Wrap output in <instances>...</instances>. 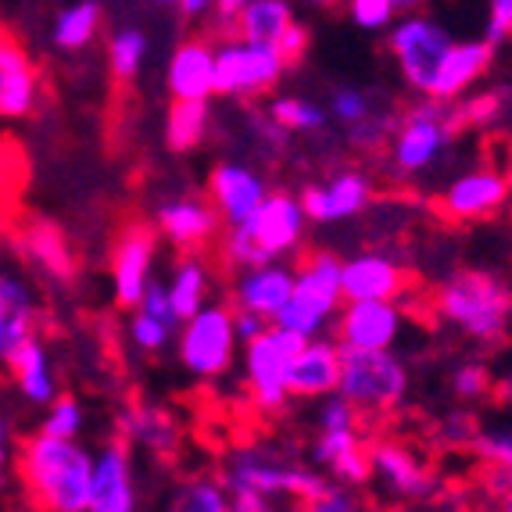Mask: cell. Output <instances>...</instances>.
I'll return each instance as SVG.
<instances>
[{
	"label": "cell",
	"mask_w": 512,
	"mask_h": 512,
	"mask_svg": "<svg viewBox=\"0 0 512 512\" xmlns=\"http://www.w3.org/2000/svg\"><path fill=\"white\" fill-rule=\"evenodd\" d=\"M222 484L230 491V509L269 512V509H312L326 498L333 480L323 473L276 459L265 448H237L226 455Z\"/></svg>",
	"instance_id": "1"
},
{
	"label": "cell",
	"mask_w": 512,
	"mask_h": 512,
	"mask_svg": "<svg viewBox=\"0 0 512 512\" xmlns=\"http://www.w3.org/2000/svg\"><path fill=\"white\" fill-rule=\"evenodd\" d=\"M90 477H94V452H86L76 437L36 430L18 448V480L36 509L90 512Z\"/></svg>",
	"instance_id": "2"
},
{
	"label": "cell",
	"mask_w": 512,
	"mask_h": 512,
	"mask_svg": "<svg viewBox=\"0 0 512 512\" xmlns=\"http://www.w3.org/2000/svg\"><path fill=\"white\" fill-rule=\"evenodd\" d=\"M444 323L477 344H498L512 326V283L491 269H455L434 294Z\"/></svg>",
	"instance_id": "3"
},
{
	"label": "cell",
	"mask_w": 512,
	"mask_h": 512,
	"mask_svg": "<svg viewBox=\"0 0 512 512\" xmlns=\"http://www.w3.org/2000/svg\"><path fill=\"white\" fill-rule=\"evenodd\" d=\"M308 215L301 197L269 190L265 201L248 215L244 222L230 226L222 240V258L233 269H248V265L265 262H287L305 240Z\"/></svg>",
	"instance_id": "4"
},
{
	"label": "cell",
	"mask_w": 512,
	"mask_h": 512,
	"mask_svg": "<svg viewBox=\"0 0 512 512\" xmlns=\"http://www.w3.org/2000/svg\"><path fill=\"white\" fill-rule=\"evenodd\" d=\"M344 305V262L333 251H312L294 265V291L273 319L298 337H323Z\"/></svg>",
	"instance_id": "5"
},
{
	"label": "cell",
	"mask_w": 512,
	"mask_h": 512,
	"mask_svg": "<svg viewBox=\"0 0 512 512\" xmlns=\"http://www.w3.org/2000/svg\"><path fill=\"white\" fill-rule=\"evenodd\" d=\"M455 137H459L455 101L423 97L398 115V126L391 133V144H387V162L398 176H419L441 162L444 151L455 144Z\"/></svg>",
	"instance_id": "6"
},
{
	"label": "cell",
	"mask_w": 512,
	"mask_h": 512,
	"mask_svg": "<svg viewBox=\"0 0 512 512\" xmlns=\"http://www.w3.org/2000/svg\"><path fill=\"white\" fill-rule=\"evenodd\" d=\"M337 394L348 398L359 416H387L409 394V366L391 348H344L341 344V384Z\"/></svg>",
	"instance_id": "7"
},
{
	"label": "cell",
	"mask_w": 512,
	"mask_h": 512,
	"mask_svg": "<svg viewBox=\"0 0 512 512\" xmlns=\"http://www.w3.org/2000/svg\"><path fill=\"white\" fill-rule=\"evenodd\" d=\"M180 362L194 380H219L230 373L237 351L244 348L237 337V323H233L230 305H212L197 308L194 316L180 323Z\"/></svg>",
	"instance_id": "8"
},
{
	"label": "cell",
	"mask_w": 512,
	"mask_h": 512,
	"mask_svg": "<svg viewBox=\"0 0 512 512\" xmlns=\"http://www.w3.org/2000/svg\"><path fill=\"white\" fill-rule=\"evenodd\" d=\"M308 337L269 323L255 341L244 344V380L255 398V409L283 412L291 402V362Z\"/></svg>",
	"instance_id": "9"
},
{
	"label": "cell",
	"mask_w": 512,
	"mask_h": 512,
	"mask_svg": "<svg viewBox=\"0 0 512 512\" xmlns=\"http://www.w3.org/2000/svg\"><path fill=\"white\" fill-rule=\"evenodd\" d=\"M387 40H391V54H394V61H398V72H402L405 86L416 90L419 97H427L444 54L452 51L455 36L448 33L437 18L419 15V11H405V15L394 18V26L387 29Z\"/></svg>",
	"instance_id": "10"
},
{
	"label": "cell",
	"mask_w": 512,
	"mask_h": 512,
	"mask_svg": "<svg viewBox=\"0 0 512 512\" xmlns=\"http://www.w3.org/2000/svg\"><path fill=\"white\" fill-rule=\"evenodd\" d=\"M291 69L273 43L226 40L215 47V90L222 97H262L273 94L283 72Z\"/></svg>",
	"instance_id": "11"
},
{
	"label": "cell",
	"mask_w": 512,
	"mask_h": 512,
	"mask_svg": "<svg viewBox=\"0 0 512 512\" xmlns=\"http://www.w3.org/2000/svg\"><path fill=\"white\" fill-rule=\"evenodd\" d=\"M158 240H162L158 226H147V222H129L115 237V244H111V294H115L119 308L133 312L140 305L147 283L154 280Z\"/></svg>",
	"instance_id": "12"
},
{
	"label": "cell",
	"mask_w": 512,
	"mask_h": 512,
	"mask_svg": "<svg viewBox=\"0 0 512 512\" xmlns=\"http://www.w3.org/2000/svg\"><path fill=\"white\" fill-rule=\"evenodd\" d=\"M512 201V176L495 165H477V169L459 172L437 197L444 219L452 222H484L495 219Z\"/></svg>",
	"instance_id": "13"
},
{
	"label": "cell",
	"mask_w": 512,
	"mask_h": 512,
	"mask_svg": "<svg viewBox=\"0 0 512 512\" xmlns=\"http://www.w3.org/2000/svg\"><path fill=\"white\" fill-rule=\"evenodd\" d=\"M40 65L15 29L0 22V119H29L40 104Z\"/></svg>",
	"instance_id": "14"
},
{
	"label": "cell",
	"mask_w": 512,
	"mask_h": 512,
	"mask_svg": "<svg viewBox=\"0 0 512 512\" xmlns=\"http://www.w3.org/2000/svg\"><path fill=\"white\" fill-rule=\"evenodd\" d=\"M337 341L344 348H394L405 330V312L398 301L366 298V301H344L337 319H333Z\"/></svg>",
	"instance_id": "15"
},
{
	"label": "cell",
	"mask_w": 512,
	"mask_h": 512,
	"mask_svg": "<svg viewBox=\"0 0 512 512\" xmlns=\"http://www.w3.org/2000/svg\"><path fill=\"white\" fill-rule=\"evenodd\" d=\"M369 466H373V480L394 502H430L437 495V480L427 470V462L398 441L369 444Z\"/></svg>",
	"instance_id": "16"
},
{
	"label": "cell",
	"mask_w": 512,
	"mask_h": 512,
	"mask_svg": "<svg viewBox=\"0 0 512 512\" xmlns=\"http://www.w3.org/2000/svg\"><path fill=\"white\" fill-rule=\"evenodd\" d=\"M154 226H158L162 240H169L176 251L190 255V251L208 248L219 237L222 215L215 212L208 197H169L154 212Z\"/></svg>",
	"instance_id": "17"
},
{
	"label": "cell",
	"mask_w": 512,
	"mask_h": 512,
	"mask_svg": "<svg viewBox=\"0 0 512 512\" xmlns=\"http://www.w3.org/2000/svg\"><path fill=\"white\" fill-rule=\"evenodd\" d=\"M140 505L133 459L126 441L104 444L94 455V477H90V512H133Z\"/></svg>",
	"instance_id": "18"
},
{
	"label": "cell",
	"mask_w": 512,
	"mask_h": 512,
	"mask_svg": "<svg viewBox=\"0 0 512 512\" xmlns=\"http://www.w3.org/2000/svg\"><path fill=\"white\" fill-rule=\"evenodd\" d=\"M15 251L36 273L54 283H69L76 276V248H72L69 233L51 219H29L15 233Z\"/></svg>",
	"instance_id": "19"
},
{
	"label": "cell",
	"mask_w": 512,
	"mask_h": 512,
	"mask_svg": "<svg viewBox=\"0 0 512 512\" xmlns=\"http://www.w3.org/2000/svg\"><path fill=\"white\" fill-rule=\"evenodd\" d=\"M269 194V183L258 169L244 162H219L208 176V201L222 215L226 226L244 222Z\"/></svg>",
	"instance_id": "20"
},
{
	"label": "cell",
	"mask_w": 512,
	"mask_h": 512,
	"mask_svg": "<svg viewBox=\"0 0 512 512\" xmlns=\"http://www.w3.org/2000/svg\"><path fill=\"white\" fill-rule=\"evenodd\" d=\"M373 201V180L366 172H337L326 183L301 190L308 222H344L362 215Z\"/></svg>",
	"instance_id": "21"
},
{
	"label": "cell",
	"mask_w": 512,
	"mask_h": 512,
	"mask_svg": "<svg viewBox=\"0 0 512 512\" xmlns=\"http://www.w3.org/2000/svg\"><path fill=\"white\" fill-rule=\"evenodd\" d=\"M294 291V269L287 262H265L240 269L233 280V308H248L255 316L273 323L280 316V308L287 305Z\"/></svg>",
	"instance_id": "22"
},
{
	"label": "cell",
	"mask_w": 512,
	"mask_h": 512,
	"mask_svg": "<svg viewBox=\"0 0 512 512\" xmlns=\"http://www.w3.org/2000/svg\"><path fill=\"white\" fill-rule=\"evenodd\" d=\"M495 61V43L487 40H455L452 51L444 54L441 69H437V79L430 86L427 97H437V101H459L487 76Z\"/></svg>",
	"instance_id": "23"
},
{
	"label": "cell",
	"mask_w": 512,
	"mask_h": 512,
	"mask_svg": "<svg viewBox=\"0 0 512 512\" xmlns=\"http://www.w3.org/2000/svg\"><path fill=\"white\" fill-rule=\"evenodd\" d=\"M405 265L380 251H366L344 262V301H366V298H387L398 301L405 294Z\"/></svg>",
	"instance_id": "24"
},
{
	"label": "cell",
	"mask_w": 512,
	"mask_h": 512,
	"mask_svg": "<svg viewBox=\"0 0 512 512\" xmlns=\"http://www.w3.org/2000/svg\"><path fill=\"white\" fill-rule=\"evenodd\" d=\"M172 101H212L215 90V47L208 40H183L165 72Z\"/></svg>",
	"instance_id": "25"
},
{
	"label": "cell",
	"mask_w": 512,
	"mask_h": 512,
	"mask_svg": "<svg viewBox=\"0 0 512 512\" xmlns=\"http://www.w3.org/2000/svg\"><path fill=\"white\" fill-rule=\"evenodd\" d=\"M312 459H316V466H323L333 480H341V484H348V487H362L373 480L369 444L359 437V427L319 430L316 444H312Z\"/></svg>",
	"instance_id": "26"
},
{
	"label": "cell",
	"mask_w": 512,
	"mask_h": 512,
	"mask_svg": "<svg viewBox=\"0 0 512 512\" xmlns=\"http://www.w3.org/2000/svg\"><path fill=\"white\" fill-rule=\"evenodd\" d=\"M341 384V341L308 337L291 362L294 398H326Z\"/></svg>",
	"instance_id": "27"
},
{
	"label": "cell",
	"mask_w": 512,
	"mask_h": 512,
	"mask_svg": "<svg viewBox=\"0 0 512 512\" xmlns=\"http://www.w3.org/2000/svg\"><path fill=\"white\" fill-rule=\"evenodd\" d=\"M36 326H40V305L33 287L18 273H0V362H8L18 344L36 337Z\"/></svg>",
	"instance_id": "28"
},
{
	"label": "cell",
	"mask_w": 512,
	"mask_h": 512,
	"mask_svg": "<svg viewBox=\"0 0 512 512\" xmlns=\"http://www.w3.org/2000/svg\"><path fill=\"white\" fill-rule=\"evenodd\" d=\"M119 437L126 444H140L151 455H169L180 444V423L169 409L151 402H137L122 409L119 416Z\"/></svg>",
	"instance_id": "29"
},
{
	"label": "cell",
	"mask_w": 512,
	"mask_h": 512,
	"mask_svg": "<svg viewBox=\"0 0 512 512\" xmlns=\"http://www.w3.org/2000/svg\"><path fill=\"white\" fill-rule=\"evenodd\" d=\"M4 366L11 369V380H15L18 394L26 398L36 409H47V405L58 398V380H54L51 359H47V348H43L40 333L29 337L26 344H18L15 355H11Z\"/></svg>",
	"instance_id": "30"
},
{
	"label": "cell",
	"mask_w": 512,
	"mask_h": 512,
	"mask_svg": "<svg viewBox=\"0 0 512 512\" xmlns=\"http://www.w3.org/2000/svg\"><path fill=\"white\" fill-rule=\"evenodd\" d=\"M212 108L208 101H172L165 115V144L176 154H190L208 140Z\"/></svg>",
	"instance_id": "31"
},
{
	"label": "cell",
	"mask_w": 512,
	"mask_h": 512,
	"mask_svg": "<svg viewBox=\"0 0 512 512\" xmlns=\"http://www.w3.org/2000/svg\"><path fill=\"white\" fill-rule=\"evenodd\" d=\"M169 301L172 308H176V319H190L197 312V308L208 305V291H212V280H208V265L197 258V251H190L187 258H180L176 262V269H172L169 276Z\"/></svg>",
	"instance_id": "32"
},
{
	"label": "cell",
	"mask_w": 512,
	"mask_h": 512,
	"mask_svg": "<svg viewBox=\"0 0 512 512\" xmlns=\"http://www.w3.org/2000/svg\"><path fill=\"white\" fill-rule=\"evenodd\" d=\"M101 22H104V11L97 0H76L69 8H61L58 18H54V26H51L54 47L69 54L83 51V47H90V43L97 40Z\"/></svg>",
	"instance_id": "33"
},
{
	"label": "cell",
	"mask_w": 512,
	"mask_h": 512,
	"mask_svg": "<svg viewBox=\"0 0 512 512\" xmlns=\"http://www.w3.org/2000/svg\"><path fill=\"white\" fill-rule=\"evenodd\" d=\"M294 22H298V18H294V8L287 0H251L248 8L240 11L233 29H237V36H244V40L276 43Z\"/></svg>",
	"instance_id": "34"
},
{
	"label": "cell",
	"mask_w": 512,
	"mask_h": 512,
	"mask_svg": "<svg viewBox=\"0 0 512 512\" xmlns=\"http://www.w3.org/2000/svg\"><path fill=\"white\" fill-rule=\"evenodd\" d=\"M172 512H226L230 509V491L215 477H197L176 487V495L169 498Z\"/></svg>",
	"instance_id": "35"
},
{
	"label": "cell",
	"mask_w": 512,
	"mask_h": 512,
	"mask_svg": "<svg viewBox=\"0 0 512 512\" xmlns=\"http://www.w3.org/2000/svg\"><path fill=\"white\" fill-rule=\"evenodd\" d=\"M144 61H147V36L140 29H119L108 40V65L115 79H122V83L137 79L140 69H144Z\"/></svg>",
	"instance_id": "36"
},
{
	"label": "cell",
	"mask_w": 512,
	"mask_h": 512,
	"mask_svg": "<svg viewBox=\"0 0 512 512\" xmlns=\"http://www.w3.org/2000/svg\"><path fill=\"white\" fill-rule=\"evenodd\" d=\"M269 115H273L287 133H319V129L330 122V111L316 101H305V97H276V101L269 104Z\"/></svg>",
	"instance_id": "37"
},
{
	"label": "cell",
	"mask_w": 512,
	"mask_h": 512,
	"mask_svg": "<svg viewBox=\"0 0 512 512\" xmlns=\"http://www.w3.org/2000/svg\"><path fill=\"white\" fill-rule=\"evenodd\" d=\"M512 97L509 90H495V94H466L455 101V115H459V126H495L505 119Z\"/></svg>",
	"instance_id": "38"
},
{
	"label": "cell",
	"mask_w": 512,
	"mask_h": 512,
	"mask_svg": "<svg viewBox=\"0 0 512 512\" xmlns=\"http://www.w3.org/2000/svg\"><path fill=\"white\" fill-rule=\"evenodd\" d=\"M470 448L484 466H505V470H512V423L480 427Z\"/></svg>",
	"instance_id": "39"
},
{
	"label": "cell",
	"mask_w": 512,
	"mask_h": 512,
	"mask_svg": "<svg viewBox=\"0 0 512 512\" xmlns=\"http://www.w3.org/2000/svg\"><path fill=\"white\" fill-rule=\"evenodd\" d=\"M398 126V115L394 111H373L362 122L348 126V144L355 151H380V147L391 144V133Z\"/></svg>",
	"instance_id": "40"
},
{
	"label": "cell",
	"mask_w": 512,
	"mask_h": 512,
	"mask_svg": "<svg viewBox=\"0 0 512 512\" xmlns=\"http://www.w3.org/2000/svg\"><path fill=\"white\" fill-rule=\"evenodd\" d=\"M83 423H86L83 405H79L76 398H69V394H58V398L47 405V412H43L40 430L54 437H79L83 434Z\"/></svg>",
	"instance_id": "41"
},
{
	"label": "cell",
	"mask_w": 512,
	"mask_h": 512,
	"mask_svg": "<svg viewBox=\"0 0 512 512\" xmlns=\"http://www.w3.org/2000/svg\"><path fill=\"white\" fill-rule=\"evenodd\" d=\"M452 391L462 402H480V398H487V394L495 391V376H491L487 362H477V359L459 362V366L452 369Z\"/></svg>",
	"instance_id": "42"
},
{
	"label": "cell",
	"mask_w": 512,
	"mask_h": 512,
	"mask_svg": "<svg viewBox=\"0 0 512 512\" xmlns=\"http://www.w3.org/2000/svg\"><path fill=\"white\" fill-rule=\"evenodd\" d=\"M344 11L366 33H384V29L394 26V18H398L394 0H344Z\"/></svg>",
	"instance_id": "43"
},
{
	"label": "cell",
	"mask_w": 512,
	"mask_h": 512,
	"mask_svg": "<svg viewBox=\"0 0 512 512\" xmlns=\"http://www.w3.org/2000/svg\"><path fill=\"white\" fill-rule=\"evenodd\" d=\"M176 333V326L162 323V319L147 316L140 308H133V319H129V341L137 344L144 355H158V351L169 344V337Z\"/></svg>",
	"instance_id": "44"
},
{
	"label": "cell",
	"mask_w": 512,
	"mask_h": 512,
	"mask_svg": "<svg viewBox=\"0 0 512 512\" xmlns=\"http://www.w3.org/2000/svg\"><path fill=\"white\" fill-rule=\"evenodd\" d=\"M373 97L359 86H341V90H333V101H330V115L337 122H344V129L362 122L366 115H373Z\"/></svg>",
	"instance_id": "45"
},
{
	"label": "cell",
	"mask_w": 512,
	"mask_h": 512,
	"mask_svg": "<svg viewBox=\"0 0 512 512\" xmlns=\"http://www.w3.org/2000/svg\"><path fill=\"white\" fill-rule=\"evenodd\" d=\"M484 40L495 43V47L512 40V0H487Z\"/></svg>",
	"instance_id": "46"
},
{
	"label": "cell",
	"mask_w": 512,
	"mask_h": 512,
	"mask_svg": "<svg viewBox=\"0 0 512 512\" xmlns=\"http://www.w3.org/2000/svg\"><path fill=\"white\" fill-rule=\"evenodd\" d=\"M137 308H140V312H147V316L162 319V323H169V326H176V330H180V319H176V308H172L169 287H165V283H158V280L147 283V291H144V298H140Z\"/></svg>",
	"instance_id": "47"
},
{
	"label": "cell",
	"mask_w": 512,
	"mask_h": 512,
	"mask_svg": "<svg viewBox=\"0 0 512 512\" xmlns=\"http://www.w3.org/2000/svg\"><path fill=\"white\" fill-rule=\"evenodd\" d=\"M273 47L283 54V58H287V65H298V61L308 54V29L301 26V22H294V26L287 29V33H283Z\"/></svg>",
	"instance_id": "48"
},
{
	"label": "cell",
	"mask_w": 512,
	"mask_h": 512,
	"mask_svg": "<svg viewBox=\"0 0 512 512\" xmlns=\"http://www.w3.org/2000/svg\"><path fill=\"white\" fill-rule=\"evenodd\" d=\"M477 430H480V427L473 423L470 416H466V412H455V416L441 427V437H444L448 444H473Z\"/></svg>",
	"instance_id": "49"
},
{
	"label": "cell",
	"mask_w": 512,
	"mask_h": 512,
	"mask_svg": "<svg viewBox=\"0 0 512 512\" xmlns=\"http://www.w3.org/2000/svg\"><path fill=\"white\" fill-rule=\"evenodd\" d=\"M233 323H237L240 344H248V341H255V337L265 330V326H269V319L255 316V312H248V308H233Z\"/></svg>",
	"instance_id": "50"
},
{
	"label": "cell",
	"mask_w": 512,
	"mask_h": 512,
	"mask_svg": "<svg viewBox=\"0 0 512 512\" xmlns=\"http://www.w3.org/2000/svg\"><path fill=\"white\" fill-rule=\"evenodd\" d=\"M512 487V470H505V466H484V495L498 498V505H502V498L509 495Z\"/></svg>",
	"instance_id": "51"
},
{
	"label": "cell",
	"mask_w": 512,
	"mask_h": 512,
	"mask_svg": "<svg viewBox=\"0 0 512 512\" xmlns=\"http://www.w3.org/2000/svg\"><path fill=\"white\" fill-rule=\"evenodd\" d=\"M258 140H262L265 147H269V151H280L283 144H287V137H291V133H287V129L280 126V122L273 119V115H265V119H258Z\"/></svg>",
	"instance_id": "52"
},
{
	"label": "cell",
	"mask_w": 512,
	"mask_h": 512,
	"mask_svg": "<svg viewBox=\"0 0 512 512\" xmlns=\"http://www.w3.org/2000/svg\"><path fill=\"white\" fill-rule=\"evenodd\" d=\"M248 4H251V0H215L212 15H215V22H219V26H237L240 11L248 8Z\"/></svg>",
	"instance_id": "53"
},
{
	"label": "cell",
	"mask_w": 512,
	"mask_h": 512,
	"mask_svg": "<svg viewBox=\"0 0 512 512\" xmlns=\"http://www.w3.org/2000/svg\"><path fill=\"white\" fill-rule=\"evenodd\" d=\"M215 0H176V11H180V18H187V22H201L205 15H212Z\"/></svg>",
	"instance_id": "54"
},
{
	"label": "cell",
	"mask_w": 512,
	"mask_h": 512,
	"mask_svg": "<svg viewBox=\"0 0 512 512\" xmlns=\"http://www.w3.org/2000/svg\"><path fill=\"white\" fill-rule=\"evenodd\" d=\"M491 394H495V402L502 405V409H512V366L505 369L502 376H498L495 391H491Z\"/></svg>",
	"instance_id": "55"
},
{
	"label": "cell",
	"mask_w": 512,
	"mask_h": 512,
	"mask_svg": "<svg viewBox=\"0 0 512 512\" xmlns=\"http://www.w3.org/2000/svg\"><path fill=\"white\" fill-rule=\"evenodd\" d=\"M8 462H11V427H8V419L0 416V477L8 470Z\"/></svg>",
	"instance_id": "56"
},
{
	"label": "cell",
	"mask_w": 512,
	"mask_h": 512,
	"mask_svg": "<svg viewBox=\"0 0 512 512\" xmlns=\"http://www.w3.org/2000/svg\"><path fill=\"white\" fill-rule=\"evenodd\" d=\"M427 4V0H394V8H398V15H405V11H419Z\"/></svg>",
	"instance_id": "57"
},
{
	"label": "cell",
	"mask_w": 512,
	"mask_h": 512,
	"mask_svg": "<svg viewBox=\"0 0 512 512\" xmlns=\"http://www.w3.org/2000/svg\"><path fill=\"white\" fill-rule=\"evenodd\" d=\"M505 172L512 176V140H509V151H505Z\"/></svg>",
	"instance_id": "58"
},
{
	"label": "cell",
	"mask_w": 512,
	"mask_h": 512,
	"mask_svg": "<svg viewBox=\"0 0 512 512\" xmlns=\"http://www.w3.org/2000/svg\"><path fill=\"white\" fill-rule=\"evenodd\" d=\"M502 509H505V512H512V487H509V495L502 498Z\"/></svg>",
	"instance_id": "59"
},
{
	"label": "cell",
	"mask_w": 512,
	"mask_h": 512,
	"mask_svg": "<svg viewBox=\"0 0 512 512\" xmlns=\"http://www.w3.org/2000/svg\"><path fill=\"white\" fill-rule=\"evenodd\" d=\"M158 8H176V0H154Z\"/></svg>",
	"instance_id": "60"
},
{
	"label": "cell",
	"mask_w": 512,
	"mask_h": 512,
	"mask_svg": "<svg viewBox=\"0 0 512 512\" xmlns=\"http://www.w3.org/2000/svg\"><path fill=\"white\" fill-rule=\"evenodd\" d=\"M316 4H337V0H316Z\"/></svg>",
	"instance_id": "61"
}]
</instances>
